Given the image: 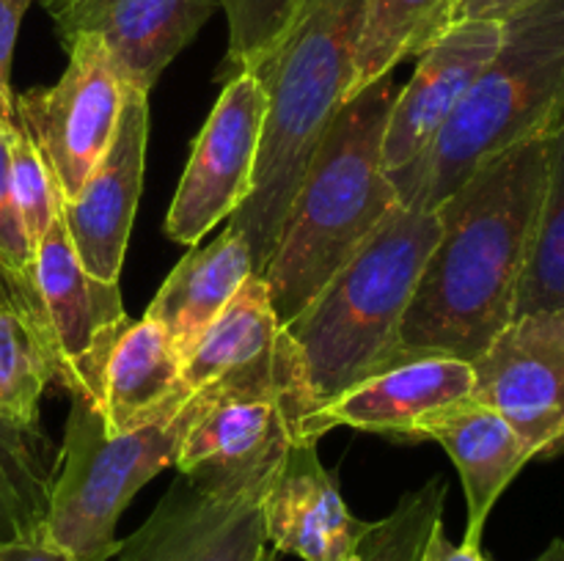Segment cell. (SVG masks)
<instances>
[{
  "instance_id": "cell-13",
  "label": "cell",
  "mask_w": 564,
  "mask_h": 561,
  "mask_svg": "<svg viewBox=\"0 0 564 561\" xmlns=\"http://www.w3.org/2000/svg\"><path fill=\"white\" fill-rule=\"evenodd\" d=\"M501 33L505 22L463 20L416 55L413 77L400 86L383 132V170L394 190L419 168L468 86L494 58Z\"/></svg>"
},
{
  "instance_id": "cell-4",
  "label": "cell",
  "mask_w": 564,
  "mask_h": 561,
  "mask_svg": "<svg viewBox=\"0 0 564 561\" xmlns=\"http://www.w3.org/2000/svg\"><path fill=\"white\" fill-rule=\"evenodd\" d=\"M441 234L438 212L397 204L361 251L284 324L319 413L352 385L400 363V324Z\"/></svg>"
},
{
  "instance_id": "cell-22",
  "label": "cell",
  "mask_w": 564,
  "mask_h": 561,
  "mask_svg": "<svg viewBox=\"0 0 564 561\" xmlns=\"http://www.w3.org/2000/svg\"><path fill=\"white\" fill-rule=\"evenodd\" d=\"M53 471V446L42 424L0 416V539L42 537Z\"/></svg>"
},
{
  "instance_id": "cell-31",
  "label": "cell",
  "mask_w": 564,
  "mask_h": 561,
  "mask_svg": "<svg viewBox=\"0 0 564 561\" xmlns=\"http://www.w3.org/2000/svg\"><path fill=\"white\" fill-rule=\"evenodd\" d=\"M538 0H455L452 9V25L463 20H494L505 22L518 11L529 9Z\"/></svg>"
},
{
  "instance_id": "cell-24",
  "label": "cell",
  "mask_w": 564,
  "mask_h": 561,
  "mask_svg": "<svg viewBox=\"0 0 564 561\" xmlns=\"http://www.w3.org/2000/svg\"><path fill=\"white\" fill-rule=\"evenodd\" d=\"M540 311H564V121L551 132L549 182L518 280L512 319Z\"/></svg>"
},
{
  "instance_id": "cell-34",
  "label": "cell",
  "mask_w": 564,
  "mask_h": 561,
  "mask_svg": "<svg viewBox=\"0 0 564 561\" xmlns=\"http://www.w3.org/2000/svg\"><path fill=\"white\" fill-rule=\"evenodd\" d=\"M534 561H564V539H551L549 548H545Z\"/></svg>"
},
{
  "instance_id": "cell-18",
  "label": "cell",
  "mask_w": 564,
  "mask_h": 561,
  "mask_svg": "<svg viewBox=\"0 0 564 561\" xmlns=\"http://www.w3.org/2000/svg\"><path fill=\"white\" fill-rule=\"evenodd\" d=\"M264 539L303 561H352L372 522L341 498L336 473L319 462L317 443H295L264 493Z\"/></svg>"
},
{
  "instance_id": "cell-30",
  "label": "cell",
  "mask_w": 564,
  "mask_h": 561,
  "mask_svg": "<svg viewBox=\"0 0 564 561\" xmlns=\"http://www.w3.org/2000/svg\"><path fill=\"white\" fill-rule=\"evenodd\" d=\"M33 0H0V121L14 124V91H11V58L22 16Z\"/></svg>"
},
{
  "instance_id": "cell-12",
  "label": "cell",
  "mask_w": 564,
  "mask_h": 561,
  "mask_svg": "<svg viewBox=\"0 0 564 561\" xmlns=\"http://www.w3.org/2000/svg\"><path fill=\"white\" fill-rule=\"evenodd\" d=\"M182 380L191 391H209L213 396H295L312 416V440H319L301 363L275 317L268 284L259 275H251L204 330L191 355L182 361Z\"/></svg>"
},
{
  "instance_id": "cell-33",
  "label": "cell",
  "mask_w": 564,
  "mask_h": 561,
  "mask_svg": "<svg viewBox=\"0 0 564 561\" xmlns=\"http://www.w3.org/2000/svg\"><path fill=\"white\" fill-rule=\"evenodd\" d=\"M0 561H77L44 537L36 539H0Z\"/></svg>"
},
{
  "instance_id": "cell-27",
  "label": "cell",
  "mask_w": 564,
  "mask_h": 561,
  "mask_svg": "<svg viewBox=\"0 0 564 561\" xmlns=\"http://www.w3.org/2000/svg\"><path fill=\"white\" fill-rule=\"evenodd\" d=\"M303 3L306 0H220L229 20V50L218 72L220 80L262 64L286 36Z\"/></svg>"
},
{
  "instance_id": "cell-17",
  "label": "cell",
  "mask_w": 564,
  "mask_h": 561,
  "mask_svg": "<svg viewBox=\"0 0 564 561\" xmlns=\"http://www.w3.org/2000/svg\"><path fill=\"white\" fill-rule=\"evenodd\" d=\"M471 361L452 355H419L364 383L323 407L319 432L352 427L383 438L422 443V429L441 413L471 402Z\"/></svg>"
},
{
  "instance_id": "cell-21",
  "label": "cell",
  "mask_w": 564,
  "mask_h": 561,
  "mask_svg": "<svg viewBox=\"0 0 564 561\" xmlns=\"http://www.w3.org/2000/svg\"><path fill=\"white\" fill-rule=\"evenodd\" d=\"M253 275L248 242L226 229L213 242L191 248L163 280L143 317L158 322L185 361L204 330Z\"/></svg>"
},
{
  "instance_id": "cell-15",
  "label": "cell",
  "mask_w": 564,
  "mask_h": 561,
  "mask_svg": "<svg viewBox=\"0 0 564 561\" xmlns=\"http://www.w3.org/2000/svg\"><path fill=\"white\" fill-rule=\"evenodd\" d=\"M218 6L220 0H72L53 22L64 47L80 36L99 38L121 80L149 94Z\"/></svg>"
},
{
  "instance_id": "cell-1",
  "label": "cell",
  "mask_w": 564,
  "mask_h": 561,
  "mask_svg": "<svg viewBox=\"0 0 564 561\" xmlns=\"http://www.w3.org/2000/svg\"><path fill=\"white\" fill-rule=\"evenodd\" d=\"M549 135L479 165L435 212L441 234L400 324V363L474 361L512 322L518 280L549 182Z\"/></svg>"
},
{
  "instance_id": "cell-16",
  "label": "cell",
  "mask_w": 564,
  "mask_h": 561,
  "mask_svg": "<svg viewBox=\"0 0 564 561\" xmlns=\"http://www.w3.org/2000/svg\"><path fill=\"white\" fill-rule=\"evenodd\" d=\"M264 544L259 504L209 498L180 473L110 561H257Z\"/></svg>"
},
{
  "instance_id": "cell-14",
  "label": "cell",
  "mask_w": 564,
  "mask_h": 561,
  "mask_svg": "<svg viewBox=\"0 0 564 561\" xmlns=\"http://www.w3.org/2000/svg\"><path fill=\"white\" fill-rule=\"evenodd\" d=\"M149 143V94L127 86L108 152L75 198L58 201L72 248L99 280H119L143 187Z\"/></svg>"
},
{
  "instance_id": "cell-26",
  "label": "cell",
  "mask_w": 564,
  "mask_h": 561,
  "mask_svg": "<svg viewBox=\"0 0 564 561\" xmlns=\"http://www.w3.org/2000/svg\"><path fill=\"white\" fill-rule=\"evenodd\" d=\"M446 482L427 479L397 501L391 515L372 522L352 561H422L427 539L438 522H444Z\"/></svg>"
},
{
  "instance_id": "cell-11",
  "label": "cell",
  "mask_w": 564,
  "mask_h": 561,
  "mask_svg": "<svg viewBox=\"0 0 564 561\" xmlns=\"http://www.w3.org/2000/svg\"><path fill=\"white\" fill-rule=\"evenodd\" d=\"M471 399L499 413L534 460L564 451V311L518 317L471 361Z\"/></svg>"
},
{
  "instance_id": "cell-19",
  "label": "cell",
  "mask_w": 564,
  "mask_h": 561,
  "mask_svg": "<svg viewBox=\"0 0 564 561\" xmlns=\"http://www.w3.org/2000/svg\"><path fill=\"white\" fill-rule=\"evenodd\" d=\"M193 396L182 380V358L152 319L124 317L94 361L86 399L110 435L130 432Z\"/></svg>"
},
{
  "instance_id": "cell-29",
  "label": "cell",
  "mask_w": 564,
  "mask_h": 561,
  "mask_svg": "<svg viewBox=\"0 0 564 561\" xmlns=\"http://www.w3.org/2000/svg\"><path fill=\"white\" fill-rule=\"evenodd\" d=\"M11 130L14 124L0 121V280L25 273L33 256L11 187Z\"/></svg>"
},
{
  "instance_id": "cell-32",
  "label": "cell",
  "mask_w": 564,
  "mask_h": 561,
  "mask_svg": "<svg viewBox=\"0 0 564 561\" xmlns=\"http://www.w3.org/2000/svg\"><path fill=\"white\" fill-rule=\"evenodd\" d=\"M422 561H490V559L485 556L482 544L452 542V539L444 534V522H438V526L433 528V534H430Z\"/></svg>"
},
{
  "instance_id": "cell-9",
  "label": "cell",
  "mask_w": 564,
  "mask_h": 561,
  "mask_svg": "<svg viewBox=\"0 0 564 561\" xmlns=\"http://www.w3.org/2000/svg\"><path fill=\"white\" fill-rule=\"evenodd\" d=\"M66 53L69 66L58 82L14 94V121L47 163L58 201L75 198L105 157L127 97V82L99 38H75Z\"/></svg>"
},
{
  "instance_id": "cell-3",
  "label": "cell",
  "mask_w": 564,
  "mask_h": 561,
  "mask_svg": "<svg viewBox=\"0 0 564 561\" xmlns=\"http://www.w3.org/2000/svg\"><path fill=\"white\" fill-rule=\"evenodd\" d=\"M400 94L394 72L347 99L295 193L262 273L281 328L356 256L400 204L383 170V132Z\"/></svg>"
},
{
  "instance_id": "cell-5",
  "label": "cell",
  "mask_w": 564,
  "mask_h": 561,
  "mask_svg": "<svg viewBox=\"0 0 564 561\" xmlns=\"http://www.w3.org/2000/svg\"><path fill=\"white\" fill-rule=\"evenodd\" d=\"M564 121V0H538L505 20L494 58L397 190L402 207L435 212L479 165Z\"/></svg>"
},
{
  "instance_id": "cell-6",
  "label": "cell",
  "mask_w": 564,
  "mask_h": 561,
  "mask_svg": "<svg viewBox=\"0 0 564 561\" xmlns=\"http://www.w3.org/2000/svg\"><path fill=\"white\" fill-rule=\"evenodd\" d=\"M207 402V391H193L191 399L152 421L110 435L97 407L86 396H72L42 537L77 561H110L121 542V512L143 484L174 465L182 438Z\"/></svg>"
},
{
  "instance_id": "cell-35",
  "label": "cell",
  "mask_w": 564,
  "mask_h": 561,
  "mask_svg": "<svg viewBox=\"0 0 564 561\" xmlns=\"http://www.w3.org/2000/svg\"><path fill=\"white\" fill-rule=\"evenodd\" d=\"M39 3L44 6V9L50 11V16L55 14V11H61V9H66V6L72 3V0H39Z\"/></svg>"
},
{
  "instance_id": "cell-8",
  "label": "cell",
  "mask_w": 564,
  "mask_h": 561,
  "mask_svg": "<svg viewBox=\"0 0 564 561\" xmlns=\"http://www.w3.org/2000/svg\"><path fill=\"white\" fill-rule=\"evenodd\" d=\"M308 424L312 416L295 396L209 394L174 465L209 498L262 504L292 446L317 443Z\"/></svg>"
},
{
  "instance_id": "cell-23",
  "label": "cell",
  "mask_w": 564,
  "mask_h": 561,
  "mask_svg": "<svg viewBox=\"0 0 564 561\" xmlns=\"http://www.w3.org/2000/svg\"><path fill=\"white\" fill-rule=\"evenodd\" d=\"M452 9L455 0H367L352 97L402 61L422 55L452 25Z\"/></svg>"
},
{
  "instance_id": "cell-10",
  "label": "cell",
  "mask_w": 564,
  "mask_h": 561,
  "mask_svg": "<svg viewBox=\"0 0 564 561\" xmlns=\"http://www.w3.org/2000/svg\"><path fill=\"white\" fill-rule=\"evenodd\" d=\"M264 124V88L257 72L224 82L207 124L193 143L176 196L165 215V234L196 248L220 220H229L253 185Z\"/></svg>"
},
{
  "instance_id": "cell-36",
  "label": "cell",
  "mask_w": 564,
  "mask_h": 561,
  "mask_svg": "<svg viewBox=\"0 0 564 561\" xmlns=\"http://www.w3.org/2000/svg\"><path fill=\"white\" fill-rule=\"evenodd\" d=\"M275 559H279V550H273L270 544H264V550L259 553L257 561H275Z\"/></svg>"
},
{
  "instance_id": "cell-2",
  "label": "cell",
  "mask_w": 564,
  "mask_h": 561,
  "mask_svg": "<svg viewBox=\"0 0 564 561\" xmlns=\"http://www.w3.org/2000/svg\"><path fill=\"white\" fill-rule=\"evenodd\" d=\"M367 0H306L273 53L253 66L264 88V124L253 185L226 229L248 242L262 278L286 212L336 113L352 97Z\"/></svg>"
},
{
  "instance_id": "cell-20",
  "label": "cell",
  "mask_w": 564,
  "mask_h": 561,
  "mask_svg": "<svg viewBox=\"0 0 564 561\" xmlns=\"http://www.w3.org/2000/svg\"><path fill=\"white\" fill-rule=\"evenodd\" d=\"M422 440H435L444 446V451L460 471L468 506V526L463 542L482 544L485 522H488L496 501L523 471V465L534 460L532 449L499 413L474 399L433 418L422 429Z\"/></svg>"
},
{
  "instance_id": "cell-28",
  "label": "cell",
  "mask_w": 564,
  "mask_h": 561,
  "mask_svg": "<svg viewBox=\"0 0 564 561\" xmlns=\"http://www.w3.org/2000/svg\"><path fill=\"white\" fill-rule=\"evenodd\" d=\"M11 187H14V201L28 242L36 248V242L58 218V190L36 143L17 121L11 130Z\"/></svg>"
},
{
  "instance_id": "cell-25",
  "label": "cell",
  "mask_w": 564,
  "mask_h": 561,
  "mask_svg": "<svg viewBox=\"0 0 564 561\" xmlns=\"http://www.w3.org/2000/svg\"><path fill=\"white\" fill-rule=\"evenodd\" d=\"M53 383L36 336L25 317L0 295V416L42 424V396Z\"/></svg>"
},
{
  "instance_id": "cell-7",
  "label": "cell",
  "mask_w": 564,
  "mask_h": 561,
  "mask_svg": "<svg viewBox=\"0 0 564 561\" xmlns=\"http://www.w3.org/2000/svg\"><path fill=\"white\" fill-rule=\"evenodd\" d=\"M0 295L25 317L53 383L86 396L94 361L127 311L119 280H99L83 267L61 215L36 242L25 273L0 280Z\"/></svg>"
}]
</instances>
